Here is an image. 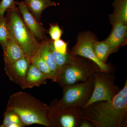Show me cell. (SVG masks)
Instances as JSON below:
<instances>
[{
    "label": "cell",
    "instance_id": "cell-1",
    "mask_svg": "<svg viewBox=\"0 0 127 127\" xmlns=\"http://www.w3.org/2000/svg\"><path fill=\"white\" fill-rule=\"evenodd\" d=\"M82 117L95 127H127V79L123 88L112 100L90 104L82 109Z\"/></svg>",
    "mask_w": 127,
    "mask_h": 127
},
{
    "label": "cell",
    "instance_id": "cell-2",
    "mask_svg": "<svg viewBox=\"0 0 127 127\" xmlns=\"http://www.w3.org/2000/svg\"><path fill=\"white\" fill-rule=\"evenodd\" d=\"M6 109L16 112L26 126L36 124L51 127L49 106L27 93L12 94Z\"/></svg>",
    "mask_w": 127,
    "mask_h": 127
},
{
    "label": "cell",
    "instance_id": "cell-3",
    "mask_svg": "<svg viewBox=\"0 0 127 127\" xmlns=\"http://www.w3.org/2000/svg\"><path fill=\"white\" fill-rule=\"evenodd\" d=\"M5 17L8 26L10 38L20 45L25 56L30 61L36 54L40 45V41L36 38L26 26L18 7L6 11Z\"/></svg>",
    "mask_w": 127,
    "mask_h": 127
},
{
    "label": "cell",
    "instance_id": "cell-4",
    "mask_svg": "<svg viewBox=\"0 0 127 127\" xmlns=\"http://www.w3.org/2000/svg\"><path fill=\"white\" fill-rule=\"evenodd\" d=\"M80 57L74 56L70 62L58 69L56 82L62 87L86 81L100 70L93 62Z\"/></svg>",
    "mask_w": 127,
    "mask_h": 127
},
{
    "label": "cell",
    "instance_id": "cell-5",
    "mask_svg": "<svg viewBox=\"0 0 127 127\" xmlns=\"http://www.w3.org/2000/svg\"><path fill=\"white\" fill-rule=\"evenodd\" d=\"M63 96L55 99L59 105L65 107L82 109L91 98L94 88L93 76L87 81L62 87Z\"/></svg>",
    "mask_w": 127,
    "mask_h": 127
},
{
    "label": "cell",
    "instance_id": "cell-6",
    "mask_svg": "<svg viewBox=\"0 0 127 127\" xmlns=\"http://www.w3.org/2000/svg\"><path fill=\"white\" fill-rule=\"evenodd\" d=\"M93 77V92L90 100L82 109L94 103L112 100L120 91L115 84L116 76L112 73L99 70L94 73Z\"/></svg>",
    "mask_w": 127,
    "mask_h": 127
},
{
    "label": "cell",
    "instance_id": "cell-7",
    "mask_svg": "<svg viewBox=\"0 0 127 127\" xmlns=\"http://www.w3.org/2000/svg\"><path fill=\"white\" fill-rule=\"evenodd\" d=\"M49 107L51 127H79L82 119V109L61 106L55 99Z\"/></svg>",
    "mask_w": 127,
    "mask_h": 127
},
{
    "label": "cell",
    "instance_id": "cell-8",
    "mask_svg": "<svg viewBox=\"0 0 127 127\" xmlns=\"http://www.w3.org/2000/svg\"><path fill=\"white\" fill-rule=\"evenodd\" d=\"M94 40V37L90 32H84L79 35L76 44L73 48L71 53L73 56L81 57L91 60L98 66L100 71L112 73L110 66L100 62L95 56L93 48V43Z\"/></svg>",
    "mask_w": 127,
    "mask_h": 127
},
{
    "label": "cell",
    "instance_id": "cell-9",
    "mask_svg": "<svg viewBox=\"0 0 127 127\" xmlns=\"http://www.w3.org/2000/svg\"><path fill=\"white\" fill-rule=\"evenodd\" d=\"M24 23L30 31L39 41L47 39L46 31L43 25L36 19L28 10L24 1H15Z\"/></svg>",
    "mask_w": 127,
    "mask_h": 127
},
{
    "label": "cell",
    "instance_id": "cell-10",
    "mask_svg": "<svg viewBox=\"0 0 127 127\" xmlns=\"http://www.w3.org/2000/svg\"><path fill=\"white\" fill-rule=\"evenodd\" d=\"M30 63L26 58H21L13 63L5 64V70L9 79L23 89L26 73Z\"/></svg>",
    "mask_w": 127,
    "mask_h": 127
},
{
    "label": "cell",
    "instance_id": "cell-11",
    "mask_svg": "<svg viewBox=\"0 0 127 127\" xmlns=\"http://www.w3.org/2000/svg\"><path fill=\"white\" fill-rule=\"evenodd\" d=\"M113 25L112 32L105 40L109 46L112 53L117 52L126 43L127 35V25L119 22H116Z\"/></svg>",
    "mask_w": 127,
    "mask_h": 127
},
{
    "label": "cell",
    "instance_id": "cell-12",
    "mask_svg": "<svg viewBox=\"0 0 127 127\" xmlns=\"http://www.w3.org/2000/svg\"><path fill=\"white\" fill-rule=\"evenodd\" d=\"M47 79L43 73L35 66L30 63L25 76L23 89L32 88L46 84Z\"/></svg>",
    "mask_w": 127,
    "mask_h": 127
},
{
    "label": "cell",
    "instance_id": "cell-13",
    "mask_svg": "<svg viewBox=\"0 0 127 127\" xmlns=\"http://www.w3.org/2000/svg\"><path fill=\"white\" fill-rule=\"evenodd\" d=\"M2 48L5 64L13 63L25 57L21 48L11 38L8 39L4 46Z\"/></svg>",
    "mask_w": 127,
    "mask_h": 127
},
{
    "label": "cell",
    "instance_id": "cell-14",
    "mask_svg": "<svg viewBox=\"0 0 127 127\" xmlns=\"http://www.w3.org/2000/svg\"><path fill=\"white\" fill-rule=\"evenodd\" d=\"M24 2L29 11L39 21L42 12L45 9L57 5L55 2L50 0H25Z\"/></svg>",
    "mask_w": 127,
    "mask_h": 127
},
{
    "label": "cell",
    "instance_id": "cell-15",
    "mask_svg": "<svg viewBox=\"0 0 127 127\" xmlns=\"http://www.w3.org/2000/svg\"><path fill=\"white\" fill-rule=\"evenodd\" d=\"M49 40L46 39L41 41L36 54L43 59L50 69L56 73L57 75L58 67L55 62L50 49Z\"/></svg>",
    "mask_w": 127,
    "mask_h": 127
},
{
    "label": "cell",
    "instance_id": "cell-16",
    "mask_svg": "<svg viewBox=\"0 0 127 127\" xmlns=\"http://www.w3.org/2000/svg\"><path fill=\"white\" fill-rule=\"evenodd\" d=\"M113 5L114 11L109 17L112 24L119 22L127 25V0H115Z\"/></svg>",
    "mask_w": 127,
    "mask_h": 127
},
{
    "label": "cell",
    "instance_id": "cell-17",
    "mask_svg": "<svg viewBox=\"0 0 127 127\" xmlns=\"http://www.w3.org/2000/svg\"><path fill=\"white\" fill-rule=\"evenodd\" d=\"M30 63L35 66L43 73L47 79H51L53 82H56V73L50 69L43 59L36 53L31 58Z\"/></svg>",
    "mask_w": 127,
    "mask_h": 127
},
{
    "label": "cell",
    "instance_id": "cell-18",
    "mask_svg": "<svg viewBox=\"0 0 127 127\" xmlns=\"http://www.w3.org/2000/svg\"><path fill=\"white\" fill-rule=\"evenodd\" d=\"M93 48L96 56L100 62L106 64L107 59L111 54V50L106 41H98L94 40Z\"/></svg>",
    "mask_w": 127,
    "mask_h": 127
},
{
    "label": "cell",
    "instance_id": "cell-19",
    "mask_svg": "<svg viewBox=\"0 0 127 127\" xmlns=\"http://www.w3.org/2000/svg\"><path fill=\"white\" fill-rule=\"evenodd\" d=\"M3 120L0 127H26L20 118L14 111L6 109L3 114Z\"/></svg>",
    "mask_w": 127,
    "mask_h": 127
},
{
    "label": "cell",
    "instance_id": "cell-20",
    "mask_svg": "<svg viewBox=\"0 0 127 127\" xmlns=\"http://www.w3.org/2000/svg\"><path fill=\"white\" fill-rule=\"evenodd\" d=\"M49 43L54 60L58 67V69L70 62L74 56L71 53L68 52L65 55L62 54L57 52L54 49L53 45L52 40H49Z\"/></svg>",
    "mask_w": 127,
    "mask_h": 127
},
{
    "label": "cell",
    "instance_id": "cell-21",
    "mask_svg": "<svg viewBox=\"0 0 127 127\" xmlns=\"http://www.w3.org/2000/svg\"><path fill=\"white\" fill-rule=\"evenodd\" d=\"M10 38L6 18L5 16L0 17V45L2 48Z\"/></svg>",
    "mask_w": 127,
    "mask_h": 127
},
{
    "label": "cell",
    "instance_id": "cell-22",
    "mask_svg": "<svg viewBox=\"0 0 127 127\" xmlns=\"http://www.w3.org/2000/svg\"><path fill=\"white\" fill-rule=\"evenodd\" d=\"M16 7L14 0H2L0 2V17L4 16L5 12L7 10Z\"/></svg>",
    "mask_w": 127,
    "mask_h": 127
},
{
    "label": "cell",
    "instance_id": "cell-23",
    "mask_svg": "<svg viewBox=\"0 0 127 127\" xmlns=\"http://www.w3.org/2000/svg\"><path fill=\"white\" fill-rule=\"evenodd\" d=\"M51 40H56L60 39L63 34L62 30L57 24H50V28L48 32Z\"/></svg>",
    "mask_w": 127,
    "mask_h": 127
},
{
    "label": "cell",
    "instance_id": "cell-24",
    "mask_svg": "<svg viewBox=\"0 0 127 127\" xmlns=\"http://www.w3.org/2000/svg\"><path fill=\"white\" fill-rule=\"evenodd\" d=\"M52 43L54 49L58 52L63 55L68 53L67 43L64 41L59 39L56 40H52Z\"/></svg>",
    "mask_w": 127,
    "mask_h": 127
},
{
    "label": "cell",
    "instance_id": "cell-25",
    "mask_svg": "<svg viewBox=\"0 0 127 127\" xmlns=\"http://www.w3.org/2000/svg\"><path fill=\"white\" fill-rule=\"evenodd\" d=\"M93 124L90 121L86 119H82L79 127H94Z\"/></svg>",
    "mask_w": 127,
    "mask_h": 127
}]
</instances>
